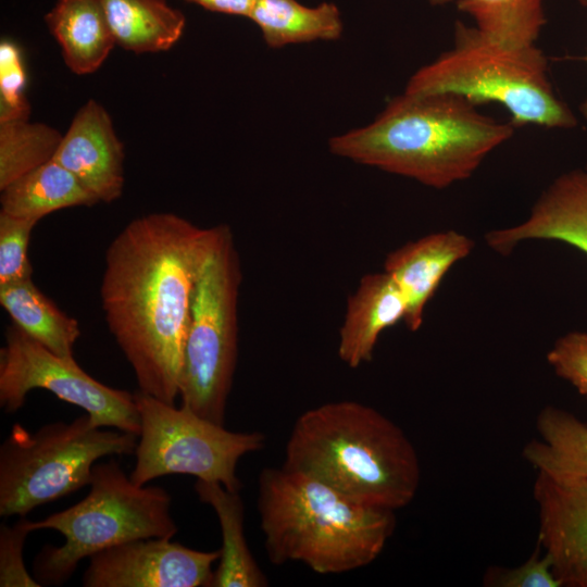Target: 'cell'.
<instances>
[{
    "label": "cell",
    "instance_id": "34",
    "mask_svg": "<svg viewBox=\"0 0 587 587\" xmlns=\"http://www.w3.org/2000/svg\"><path fill=\"white\" fill-rule=\"evenodd\" d=\"M578 2L580 3V5L587 7V0H578Z\"/></svg>",
    "mask_w": 587,
    "mask_h": 587
},
{
    "label": "cell",
    "instance_id": "23",
    "mask_svg": "<svg viewBox=\"0 0 587 587\" xmlns=\"http://www.w3.org/2000/svg\"><path fill=\"white\" fill-rule=\"evenodd\" d=\"M249 18L270 48L337 40L344 29L339 9L330 2L310 8L297 0H255Z\"/></svg>",
    "mask_w": 587,
    "mask_h": 587
},
{
    "label": "cell",
    "instance_id": "24",
    "mask_svg": "<svg viewBox=\"0 0 587 587\" xmlns=\"http://www.w3.org/2000/svg\"><path fill=\"white\" fill-rule=\"evenodd\" d=\"M544 0H455L485 36L510 47L535 46L546 16Z\"/></svg>",
    "mask_w": 587,
    "mask_h": 587
},
{
    "label": "cell",
    "instance_id": "16",
    "mask_svg": "<svg viewBox=\"0 0 587 587\" xmlns=\"http://www.w3.org/2000/svg\"><path fill=\"white\" fill-rule=\"evenodd\" d=\"M405 313L404 297L386 272L364 275L347 301L339 330L340 360L352 369L370 362L380 334L403 321Z\"/></svg>",
    "mask_w": 587,
    "mask_h": 587
},
{
    "label": "cell",
    "instance_id": "7",
    "mask_svg": "<svg viewBox=\"0 0 587 587\" xmlns=\"http://www.w3.org/2000/svg\"><path fill=\"white\" fill-rule=\"evenodd\" d=\"M241 277L230 227L213 226L193 290L178 397L182 405L221 425L237 363Z\"/></svg>",
    "mask_w": 587,
    "mask_h": 587
},
{
    "label": "cell",
    "instance_id": "9",
    "mask_svg": "<svg viewBox=\"0 0 587 587\" xmlns=\"http://www.w3.org/2000/svg\"><path fill=\"white\" fill-rule=\"evenodd\" d=\"M134 398L141 426L129 474L134 483L146 485L168 474H188L239 491L237 464L263 448L262 433L228 430L184 405L177 408L140 390Z\"/></svg>",
    "mask_w": 587,
    "mask_h": 587
},
{
    "label": "cell",
    "instance_id": "10",
    "mask_svg": "<svg viewBox=\"0 0 587 587\" xmlns=\"http://www.w3.org/2000/svg\"><path fill=\"white\" fill-rule=\"evenodd\" d=\"M34 389L47 390L83 410L98 427L139 436L140 416L134 392L102 384L76 362L61 357L12 324L0 349V407L20 410Z\"/></svg>",
    "mask_w": 587,
    "mask_h": 587
},
{
    "label": "cell",
    "instance_id": "8",
    "mask_svg": "<svg viewBox=\"0 0 587 587\" xmlns=\"http://www.w3.org/2000/svg\"><path fill=\"white\" fill-rule=\"evenodd\" d=\"M137 441L136 434L96 426L87 414L33 433L14 424L0 446V515L25 516L89 486L100 459L132 454Z\"/></svg>",
    "mask_w": 587,
    "mask_h": 587
},
{
    "label": "cell",
    "instance_id": "14",
    "mask_svg": "<svg viewBox=\"0 0 587 587\" xmlns=\"http://www.w3.org/2000/svg\"><path fill=\"white\" fill-rule=\"evenodd\" d=\"M535 239L561 241L587 254V165L558 176L526 220L485 235L487 245L501 254Z\"/></svg>",
    "mask_w": 587,
    "mask_h": 587
},
{
    "label": "cell",
    "instance_id": "19",
    "mask_svg": "<svg viewBox=\"0 0 587 587\" xmlns=\"http://www.w3.org/2000/svg\"><path fill=\"white\" fill-rule=\"evenodd\" d=\"M1 211L39 222L66 208L91 207L98 199L53 159L20 176L1 189Z\"/></svg>",
    "mask_w": 587,
    "mask_h": 587
},
{
    "label": "cell",
    "instance_id": "6",
    "mask_svg": "<svg viewBox=\"0 0 587 587\" xmlns=\"http://www.w3.org/2000/svg\"><path fill=\"white\" fill-rule=\"evenodd\" d=\"M171 495L158 486L137 485L115 460L96 463L84 499L32 521L34 532L53 529L61 546H45L33 575L41 586L66 583L79 562L110 547L141 538L172 539L178 532Z\"/></svg>",
    "mask_w": 587,
    "mask_h": 587
},
{
    "label": "cell",
    "instance_id": "1",
    "mask_svg": "<svg viewBox=\"0 0 587 587\" xmlns=\"http://www.w3.org/2000/svg\"><path fill=\"white\" fill-rule=\"evenodd\" d=\"M212 227L170 212L130 221L104 257L100 300L140 391L175 403L193 290Z\"/></svg>",
    "mask_w": 587,
    "mask_h": 587
},
{
    "label": "cell",
    "instance_id": "31",
    "mask_svg": "<svg viewBox=\"0 0 587 587\" xmlns=\"http://www.w3.org/2000/svg\"><path fill=\"white\" fill-rule=\"evenodd\" d=\"M217 13L249 17L255 0H186Z\"/></svg>",
    "mask_w": 587,
    "mask_h": 587
},
{
    "label": "cell",
    "instance_id": "30",
    "mask_svg": "<svg viewBox=\"0 0 587 587\" xmlns=\"http://www.w3.org/2000/svg\"><path fill=\"white\" fill-rule=\"evenodd\" d=\"M541 550L538 546L532 555L516 567H489L485 574L484 584L499 587L563 586L552 572L550 558L546 553L541 555Z\"/></svg>",
    "mask_w": 587,
    "mask_h": 587
},
{
    "label": "cell",
    "instance_id": "3",
    "mask_svg": "<svg viewBox=\"0 0 587 587\" xmlns=\"http://www.w3.org/2000/svg\"><path fill=\"white\" fill-rule=\"evenodd\" d=\"M283 465L361 503L392 511L414 499L421 482L420 459L405 433L353 400L304 411L289 434Z\"/></svg>",
    "mask_w": 587,
    "mask_h": 587
},
{
    "label": "cell",
    "instance_id": "32",
    "mask_svg": "<svg viewBox=\"0 0 587 587\" xmlns=\"http://www.w3.org/2000/svg\"><path fill=\"white\" fill-rule=\"evenodd\" d=\"M585 60H586V63H587V54L585 57ZM579 111H580L584 120L587 122V97L585 98V100L580 104Z\"/></svg>",
    "mask_w": 587,
    "mask_h": 587
},
{
    "label": "cell",
    "instance_id": "25",
    "mask_svg": "<svg viewBox=\"0 0 587 587\" xmlns=\"http://www.w3.org/2000/svg\"><path fill=\"white\" fill-rule=\"evenodd\" d=\"M62 136L57 129L28 118L0 123V190L53 159Z\"/></svg>",
    "mask_w": 587,
    "mask_h": 587
},
{
    "label": "cell",
    "instance_id": "27",
    "mask_svg": "<svg viewBox=\"0 0 587 587\" xmlns=\"http://www.w3.org/2000/svg\"><path fill=\"white\" fill-rule=\"evenodd\" d=\"M26 73L21 49L10 40L0 43V123L28 118L30 107L24 96Z\"/></svg>",
    "mask_w": 587,
    "mask_h": 587
},
{
    "label": "cell",
    "instance_id": "2",
    "mask_svg": "<svg viewBox=\"0 0 587 587\" xmlns=\"http://www.w3.org/2000/svg\"><path fill=\"white\" fill-rule=\"evenodd\" d=\"M514 128L462 96L404 91L370 124L332 137L328 147L337 157L442 189L470 178Z\"/></svg>",
    "mask_w": 587,
    "mask_h": 587
},
{
    "label": "cell",
    "instance_id": "13",
    "mask_svg": "<svg viewBox=\"0 0 587 587\" xmlns=\"http://www.w3.org/2000/svg\"><path fill=\"white\" fill-rule=\"evenodd\" d=\"M124 147L111 116L93 99L75 113L53 160L68 170L99 202L117 200L124 188Z\"/></svg>",
    "mask_w": 587,
    "mask_h": 587
},
{
    "label": "cell",
    "instance_id": "29",
    "mask_svg": "<svg viewBox=\"0 0 587 587\" xmlns=\"http://www.w3.org/2000/svg\"><path fill=\"white\" fill-rule=\"evenodd\" d=\"M547 362L587 398V332L574 330L559 337L547 352Z\"/></svg>",
    "mask_w": 587,
    "mask_h": 587
},
{
    "label": "cell",
    "instance_id": "11",
    "mask_svg": "<svg viewBox=\"0 0 587 587\" xmlns=\"http://www.w3.org/2000/svg\"><path fill=\"white\" fill-rule=\"evenodd\" d=\"M220 551L166 538L123 542L88 558L84 587H210Z\"/></svg>",
    "mask_w": 587,
    "mask_h": 587
},
{
    "label": "cell",
    "instance_id": "5",
    "mask_svg": "<svg viewBox=\"0 0 587 587\" xmlns=\"http://www.w3.org/2000/svg\"><path fill=\"white\" fill-rule=\"evenodd\" d=\"M404 91L454 93L477 105L496 102L515 126L569 129L577 125L575 114L554 91L547 57L536 45L505 46L459 21L453 47L419 68Z\"/></svg>",
    "mask_w": 587,
    "mask_h": 587
},
{
    "label": "cell",
    "instance_id": "33",
    "mask_svg": "<svg viewBox=\"0 0 587 587\" xmlns=\"http://www.w3.org/2000/svg\"><path fill=\"white\" fill-rule=\"evenodd\" d=\"M432 5H445L455 0H427Z\"/></svg>",
    "mask_w": 587,
    "mask_h": 587
},
{
    "label": "cell",
    "instance_id": "21",
    "mask_svg": "<svg viewBox=\"0 0 587 587\" xmlns=\"http://www.w3.org/2000/svg\"><path fill=\"white\" fill-rule=\"evenodd\" d=\"M0 304L14 325L61 357H74L80 336L76 319L63 312L33 277L0 285Z\"/></svg>",
    "mask_w": 587,
    "mask_h": 587
},
{
    "label": "cell",
    "instance_id": "17",
    "mask_svg": "<svg viewBox=\"0 0 587 587\" xmlns=\"http://www.w3.org/2000/svg\"><path fill=\"white\" fill-rule=\"evenodd\" d=\"M45 21L77 75L96 72L116 45L100 0H58Z\"/></svg>",
    "mask_w": 587,
    "mask_h": 587
},
{
    "label": "cell",
    "instance_id": "15",
    "mask_svg": "<svg viewBox=\"0 0 587 587\" xmlns=\"http://www.w3.org/2000/svg\"><path fill=\"white\" fill-rule=\"evenodd\" d=\"M474 241L455 230L438 232L410 241L386 257L384 272L396 283L407 303L404 323L416 332L424 311L447 272L469 255Z\"/></svg>",
    "mask_w": 587,
    "mask_h": 587
},
{
    "label": "cell",
    "instance_id": "12",
    "mask_svg": "<svg viewBox=\"0 0 587 587\" xmlns=\"http://www.w3.org/2000/svg\"><path fill=\"white\" fill-rule=\"evenodd\" d=\"M538 544L563 586L587 587V479L537 471Z\"/></svg>",
    "mask_w": 587,
    "mask_h": 587
},
{
    "label": "cell",
    "instance_id": "26",
    "mask_svg": "<svg viewBox=\"0 0 587 587\" xmlns=\"http://www.w3.org/2000/svg\"><path fill=\"white\" fill-rule=\"evenodd\" d=\"M37 223L0 212V285L33 276L27 252Z\"/></svg>",
    "mask_w": 587,
    "mask_h": 587
},
{
    "label": "cell",
    "instance_id": "22",
    "mask_svg": "<svg viewBox=\"0 0 587 587\" xmlns=\"http://www.w3.org/2000/svg\"><path fill=\"white\" fill-rule=\"evenodd\" d=\"M540 439L523 449L524 459L536 470L587 479V424L571 412L547 405L536 419Z\"/></svg>",
    "mask_w": 587,
    "mask_h": 587
},
{
    "label": "cell",
    "instance_id": "18",
    "mask_svg": "<svg viewBox=\"0 0 587 587\" xmlns=\"http://www.w3.org/2000/svg\"><path fill=\"white\" fill-rule=\"evenodd\" d=\"M195 491L215 512L222 546L210 587H263L267 578L257 563L245 536V508L239 491L217 482L197 479Z\"/></svg>",
    "mask_w": 587,
    "mask_h": 587
},
{
    "label": "cell",
    "instance_id": "28",
    "mask_svg": "<svg viewBox=\"0 0 587 587\" xmlns=\"http://www.w3.org/2000/svg\"><path fill=\"white\" fill-rule=\"evenodd\" d=\"M34 532L32 521L21 516L13 525L0 527V586L40 587L24 563L23 550L26 537Z\"/></svg>",
    "mask_w": 587,
    "mask_h": 587
},
{
    "label": "cell",
    "instance_id": "4",
    "mask_svg": "<svg viewBox=\"0 0 587 587\" xmlns=\"http://www.w3.org/2000/svg\"><path fill=\"white\" fill-rule=\"evenodd\" d=\"M258 510L271 562H300L319 574L371 564L396 527L395 511L361 503L284 465L261 472Z\"/></svg>",
    "mask_w": 587,
    "mask_h": 587
},
{
    "label": "cell",
    "instance_id": "20",
    "mask_svg": "<svg viewBox=\"0 0 587 587\" xmlns=\"http://www.w3.org/2000/svg\"><path fill=\"white\" fill-rule=\"evenodd\" d=\"M115 43L135 52H161L182 37L184 14L165 0H100Z\"/></svg>",
    "mask_w": 587,
    "mask_h": 587
}]
</instances>
